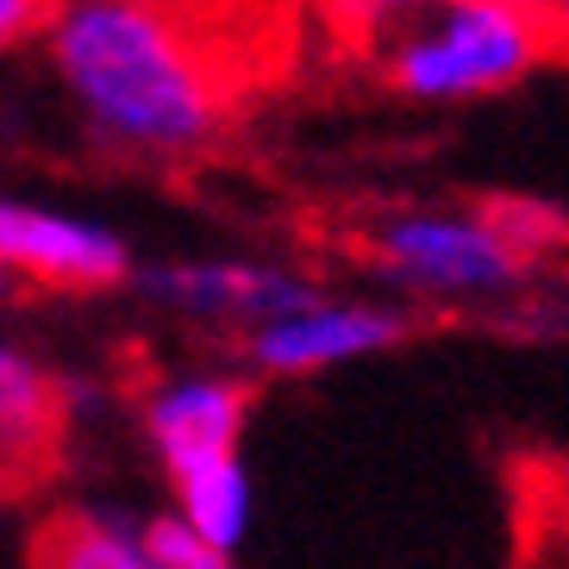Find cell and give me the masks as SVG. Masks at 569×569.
<instances>
[{"label": "cell", "mask_w": 569, "mask_h": 569, "mask_svg": "<svg viewBox=\"0 0 569 569\" xmlns=\"http://www.w3.org/2000/svg\"><path fill=\"white\" fill-rule=\"evenodd\" d=\"M513 13H526L532 26H545V32H563L569 26V0H507Z\"/></svg>", "instance_id": "14"}, {"label": "cell", "mask_w": 569, "mask_h": 569, "mask_svg": "<svg viewBox=\"0 0 569 569\" xmlns=\"http://www.w3.org/2000/svg\"><path fill=\"white\" fill-rule=\"evenodd\" d=\"M44 19H51V0H0V51H13L26 38L44 32Z\"/></svg>", "instance_id": "13"}, {"label": "cell", "mask_w": 569, "mask_h": 569, "mask_svg": "<svg viewBox=\"0 0 569 569\" xmlns=\"http://www.w3.org/2000/svg\"><path fill=\"white\" fill-rule=\"evenodd\" d=\"M363 257L407 295L438 301H501L532 276V263L507 244L482 207H401L369 226Z\"/></svg>", "instance_id": "3"}, {"label": "cell", "mask_w": 569, "mask_h": 569, "mask_svg": "<svg viewBox=\"0 0 569 569\" xmlns=\"http://www.w3.org/2000/svg\"><path fill=\"white\" fill-rule=\"evenodd\" d=\"M44 51L88 138L132 163H194L226 132V82L163 0H57Z\"/></svg>", "instance_id": "1"}, {"label": "cell", "mask_w": 569, "mask_h": 569, "mask_svg": "<svg viewBox=\"0 0 569 569\" xmlns=\"http://www.w3.org/2000/svg\"><path fill=\"white\" fill-rule=\"evenodd\" d=\"M244 426H251V382L226 369H182L144 395V438L163 476H188L201 463L238 457Z\"/></svg>", "instance_id": "6"}, {"label": "cell", "mask_w": 569, "mask_h": 569, "mask_svg": "<svg viewBox=\"0 0 569 569\" xmlns=\"http://www.w3.org/2000/svg\"><path fill=\"white\" fill-rule=\"evenodd\" d=\"M169 495H176V513H182L207 545H219L226 557L244 551L251 513H257L244 457H219V463H201V469H188V476H169Z\"/></svg>", "instance_id": "10"}, {"label": "cell", "mask_w": 569, "mask_h": 569, "mask_svg": "<svg viewBox=\"0 0 569 569\" xmlns=\"http://www.w3.org/2000/svg\"><path fill=\"white\" fill-rule=\"evenodd\" d=\"M132 276L144 288V301L169 307V313L238 319V326H257V319L313 295V282H301L282 263H263V257H169V263L132 269Z\"/></svg>", "instance_id": "7"}, {"label": "cell", "mask_w": 569, "mask_h": 569, "mask_svg": "<svg viewBox=\"0 0 569 569\" xmlns=\"http://www.w3.org/2000/svg\"><path fill=\"white\" fill-rule=\"evenodd\" d=\"M413 332V319L388 301H332V295H307V301L282 307V313L257 319L244 332V357L263 376L301 382V376H326L338 363H363V357L395 351Z\"/></svg>", "instance_id": "4"}, {"label": "cell", "mask_w": 569, "mask_h": 569, "mask_svg": "<svg viewBox=\"0 0 569 569\" xmlns=\"http://www.w3.org/2000/svg\"><path fill=\"white\" fill-rule=\"evenodd\" d=\"M69 432V401L63 382L38 363L32 351H19L13 338H0V482H44L57 469Z\"/></svg>", "instance_id": "8"}, {"label": "cell", "mask_w": 569, "mask_h": 569, "mask_svg": "<svg viewBox=\"0 0 569 569\" xmlns=\"http://www.w3.org/2000/svg\"><path fill=\"white\" fill-rule=\"evenodd\" d=\"M551 51V32L513 13L507 0H445L426 19L401 26L382 51V82L419 107H457L507 94Z\"/></svg>", "instance_id": "2"}, {"label": "cell", "mask_w": 569, "mask_h": 569, "mask_svg": "<svg viewBox=\"0 0 569 569\" xmlns=\"http://www.w3.org/2000/svg\"><path fill=\"white\" fill-rule=\"evenodd\" d=\"M7 307H13V276L0 269V313H7Z\"/></svg>", "instance_id": "15"}, {"label": "cell", "mask_w": 569, "mask_h": 569, "mask_svg": "<svg viewBox=\"0 0 569 569\" xmlns=\"http://www.w3.org/2000/svg\"><path fill=\"white\" fill-rule=\"evenodd\" d=\"M32 569H157L138 545V526L101 507H63L38 526Z\"/></svg>", "instance_id": "9"}, {"label": "cell", "mask_w": 569, "mask_h": 569, "mask_svg": "<svg viewBox=\"0 0 569 569\" xmlns=\"http://www.w3.org/2000/svg\"><path fill=\"white\" fill-rule=\"evenodd\" d=\"M51 7H57V0H51Z\"/></svg>", "instance_id": "16"}, {"label": "cell", "mask_w": 569, "mask_h": 569, "mask_svg": "<svg viewBox=\"0 0 569 569\" xmlns=\"http://www.w3.org/2000/svg\"><path fill=\"white\" fill-rule=\"evenodd\" d=\"M0 269L38 288H119L132 282V244L107 219L69 213L51 201L0 194Z\"/></svg>", "instance_id": "5"}, {"label": "cell", "mask_w": 569, "mask_h": 569, "mask_svg": "<svg viewBox=\"0 0 569 569\" xmlns=\"http://www.w3.org/2000/svg\"><path fill=\"white\" fill-rule=\"evenodd\" d=\"M232 569H238V563H232Z\"/></svg>", "instance_id": "17"}, {"label": "cell", "mask_w": 569, "mask_h": 569, "mask_svg": "<svg viewBox=\"0 0 569 569\" xmlns=\"http://www.w3.org/2000/svg\"><path fill=\"white\" fill-rule=\"evenodd\" d=\"M482 213L501 226V238L526 257V263H545L551 251H569V219L551 213L545 201H519V194H507V201H488Z\"/></svg>", "instance_id": "11"}, {"label": "cell", "mask_w": 569, "mask_h": 569, "mask_svg": "<svg viewBox=\"0 0 569 569\" xmlns=\"http://www.w3.org/2000/svg\"><path fill=\"white\" fill-rule=\"evenodd\" d=\"M345 7H351V19L363 32H395V26L426 19L432 7H445V0H345Z\"/></svg>", "instance_id": "12"}]
</instances>
